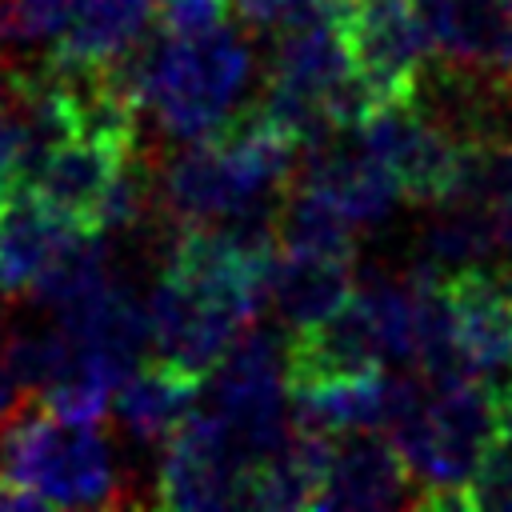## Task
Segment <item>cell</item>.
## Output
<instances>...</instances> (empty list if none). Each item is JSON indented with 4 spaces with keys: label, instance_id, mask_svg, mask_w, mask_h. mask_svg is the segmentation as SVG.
<instances>
[{
    "label": "cell",
    "instance_id": "cell-1",
    "mask_svg": "<svg viewBox=\"0 0 512 512\" xmlns=\"http://www.w3.org/2000/svg\"><path fill=\"white\" fill-rule=\"evenodd\" d=\"M252 72V44L228 24L192 36L164 32L140 52V108L152 116L160 140L192 144L240 108Z\"/></svg>",
    "mask_w": 512,
    "mask_h": 512
},
{
    "label": "cell",
    "instance_id": "cell-2",
    "mask_svg": "<svg viewBox=\"0 0 512 512\" xmlns=\"http://www.w3.org/2000/svg\"><path fill=\"white\" fill-rule=\"evenodd\" d=\"M0 476L24 492H36L44 508H116L140 504L116 468L100 424H60L36 408V400L0 424Z\"/></svg>",
    "mask_w": 512,
    "mask_h": 512
},
{
    "label": "cell",
    "instance_id": "cell-3",
    "mask_svg": "<svg viewBox=\"0 0 512 512\" xmlns=\"http://www.w3.org/2000/svg\"><path fill=\"white\" fill-rule=\"evenodd\" d=\"M356 132L364 148L396 180L400 200L432 208L456 188L468 144H460L440 120H432L420 104H412V96L380 104Z\"/></svg>",
    "mask_w": 512,
    "mask_h": 512
},
{
    "label": "cell",
    "instance_id": "cell-4",
    "mask_svg": "<svg viewBox=\"0 0 512 512\" xmlns=\"http://www.w3.org/2000/svg\"><path fill=\"white\" fill-rule=\"evenodd\" d=\"M156 504L200 512L248 508V464L236 456L224 424L208 408H200V400L164 440Z\"/></svg>",
    "mask_w": 512,
    "mask_h": 512
},
{
    "label": "cell",
    "instance_id": "cell-5",
    "mask_svg": "<svg viewBox=\"0 0 512 512\" xmlns=\"http://www.w3.org/2000/svg\"><path fill=\"white\" fill-rule=\"evenodd\" d=\"M148 320H152L156 356L180 364L200 380L220 364V356L236 344V336L256 324L244 312L204 296L200 288L184 284L172 272H160L156 288L148 292Z\"/></svg>",
    "mask_w": 512,
    "mask_h": 512
},
{
    "label": "cell",
    "instance_id": "cell-6",
    "mask_svg": "<svg viewBox=\"0 0 512 512\" xmlns=\"http://www.w3.org/2000/svg\"><path fill=\"white\" fill-rule=\"evenodd\" d=\"M344 40L352 68L376 88V96L404 100L416 72L432 56V36L412 0H360L344 16Z\"/></svg>",
    "mask_w": 512,
    "mask_h": 512
},
{
    "label": "cell",
    "instance_id": "cell-7",
    "mask_svg": "<svg viewBox=\"0 0 512 512\" xmlns=\"http://www.w3.org/2000/svg\"><path fill=\"white\" fill-rule=\"evenodd\" d=\"M432 56L480 84H512V8L508 0H412Z\"/></svg>",
    "mask_w": 512,
    "mask_h": 512
},
{
    "label": "cell",
    "instance_id": "cell-8",
    "mask_svg": "<svg viewBox=\"0 0 512 512\" xmlns=\"http://www.w3.org/2000/svg\"><path fill=\"white\" fill-rule=\"evenodd\" d=\"M292 184L320 192L332 200L356 228L380 224L400 204V188L388 176V168L364 148L356 128H336L320 144L304 148V160L296 164Z\"/></svg>",
    "mask_w": 512,
    "mask_h": 512
},
{
    "label": "cell",
    "instance_id": "cell-9",
    "mask_svg": "<svg viewBox=\"0 0 512 512\" xmlns=\"http://www.w3.org/2000/svg\"><path fill=\"white\" fill-rule=\"evenodd\" d=\"M380 368H384L380 336H376L372 312H368V304L356 288L324 320H316L308 328H292V336L284 344V384H288V392L328 384V380L364 376V372H380Z\"/></svg>",
    "mask_w": 512,
    "mask_h": 512
},
{
    "label": "cell",
    "instance_id": "cell-10",
    "mask_svg": "<svg viewBox=\"0 0 512 512\" xmlns=\"http://www.w3.org/2000/svg\"><path fill=\"white\" fill-rule=\"evenodd\" d=\"M416 508V480L380 428L340 432L332 440V460L316 508Z\"/></svg>",
    "mask_w": 512,
    "mask_h": 512
},
{
    "label": "cell",
    "instance_id": "cell-11",
    "mask_svg": "<svg viewBox=\"0 0 512 512\" xmlns=\"http://www.w3.org/2000/svg\"><path fill=\"white\" fill-rule=\"evenodd\" d=\"M128 152L132 148H124V144L72 132L68 140H60L48 152V160L36 168V176L24 192H32L56 216H64L80 228H92V212Z\"/></svg>",
    "mask_w": 512,
    "mask_h": 512
},
{
    "label": "cell",
    "instance_id": "cell-12",
    "mask_svg": "<svg viewBox=\"0 0 512 512\" xmlns=\"http://www.w3.org/2000/svg\"><path fill=\"white\" fill-rule=\"evenodd\" d=\"M196 400H200V376L184 372L164 356L136 360L124 372V380L112 388L116 424L136 444H164L168 432L196 408Z\"/></svg>",
    "mask_w": 512,
    "mask_h": 512
},
{
    "label": "cell",
    "instance_id": "cell-13",
    "mask_svg": "<svg viewBox=\"0 0 512 512\" xmlns=\"http://www.w3.org/2000/svg\"><path fill=\"white\" fill-rule=\"evenodd\" d=\"M76 228L80 224L56 216L32 192H12L0 204V296L20 300Z\"/></svg>",
    "mask_w": 512,
    "mask_h": 512
},
{
    "label": "cell",
    "instance_id": "cell-14",
    "mask_svg": "<svg viewBox=\"0 0 512 512\" xmlns=\"http://www.w3.org/2000/svg\"><path fill=\"white\" fill-rule=\"evenodd\" d=\"M356 288V260L276 252L268 272V300L288 328H308L336 312Z\"/></svg>",
    "mask_w": 512,
    "mask_h": 512
},
{
    "label": "cell",
    "instance_id": "cell-15",
    "mask_svg": "<svg viewBox=\"0 0 512 512\" xmlns=\"http://www.w3.org/2000/svg\"><path fill=\"white\" fill-rule=\"evenodd\" d=\"M156 0H84L76 20L64 28L48 60L60 64H104L136 44H144L156 28Z\"/></svg>",
    "mask_w": 512,
    "mask_h": 512
},
{
    "label": "cell",
    "instance_id": "cell-16",
    "mask_svg": "<svg viewBox=\"0 0 512 512\" xmlns=\"http://www.w3.org/2000/svg\"><path fill=\"white\" fill-rule=\"evenodd\" d=\"M344 72H352V52L344 40V16H324L300 28H288L272 36L268 48V76L308 88V92H328Z\"/></svg>",
    "mask_w": 512,
    "mask_h": 512
},
{
    "label": "cell",
    "instance_id": "cell-17",
    "mask_svg": "<svg viewBox=\"0 0 512 512\" xmlns=\"http://www.w3.org/2000/svg\"><path fill=\"white\" fill-rule=\"evenodd\" d=\"M276 252L356 260V224L320 192L288 184V196L276 216Z\"/></svg>",
    "mask_w": 512,
    "mask_h": 512
},
{
    "label": "cell",
    "instance_id": "cell-18",
    "mask_svg": "<svg viewBox=\"0 0 512 512\" xmlns=\"http://www.w3.org/2000/svg\"><path fill=\"white\" fill-rule=\"evenodd\" d=\"M472 508H512V424L488 448L480 472L468 484Z\"/></svg>",
    "mask_w": 512,
    "mask_h": 512
},
{
    "label": "cell",
    "instance_id": "cell-19",
    "mask_svg": "<svg viewBox=\"0 0 512 512\" xmlns=\"http://www.w3.org/2000/svg\"><path fill=\"white\" fill-rule=\"evenodd\" d=\"M224 16H228V0H156L160 28L176 32V36L208 32V28L224 24Z\"/></svg>",
    "mask_w": 512,
    "mask_h": 512
},
{
    "label": "cell",
    "instance_id": "cell-20",
    "mask_svg": "<svg viewBox=\"0 0 512 512\" xmlns=\"http://www.w3.org/2000/svg\"><path fill=\"white\" fill-rule=\"evenodd\" d=\"M32 400H36V396H32V392H28V388L0 364V424H8L12 416H20Z\"/></svg>",
    "mask_w": 512,
    "mask_h": 512
},
{
    "label": "cell",
    "instance_id": "cell-21",
    "mask_svg": "<svg viewBox=\"0 0 512 512\" xmlns=\"http://www.w3.org/2000/svg\"><path fill=\"white\" fill-rule=\"evenodd\" d=\"M12 92H16V64L0 56V112L12 104Z\"/></svg>",
    "mask_w": 512,
    "mask_h": 512
},
{
    "label": "cell",
    "instance_id": "cell-22",
    "mask_svg": "<svg viewBox=\"0 0 512 512\" xmlns=\"http://www.w3.org/2000/svg\"><path fill=\"white\" fill-rule=\"evenodd\" d=\"M504 412H508V424H512V380H508V392H504Z\"/></svg>",
    "mask_w": 512,
    "mask_h": 512
},
{
    "label": "cell",
    "instance_id": "cell-23",
    "mask_svg": "<svg viewBox=\"0 0 512 512\" xmlns=\"http://www.w3.org/2000/svg\"><path fill=\"white\" fill-rule=\"evenodd\" d=\"M348 4H360V0H348Z\"/></svg>",
    "mask_w": 512,
    "mask_h": 512
},
{
    "label": "cell",
    "instance_id": "cell-24",
    "mask_svg": "<svg viewBox=\"0 0 512 512\" xmlns=\"http://www.w3.org/2000/svg\"><path fill=\"white\" fill-rule=\"evenodd\" d=\"M508 96H512V84H508Z\"/></svg>",
    "mask_w": 512,
    "mask_h": 512
},
{
    "label": "cell",
    "instance_id": "cell-25",
    "mask_svg": "<svg viewBox=\"0 0 512 512\" xmlns=\"http://www.w3.org/2000/svg\"><path fill=\"white\" fill-rule=\"evenodd\" d=\"M508 8H512V0H508Z\"/></svg>",
    "mask_w": 512,
    "mask_h": 512
}]
</instances>
